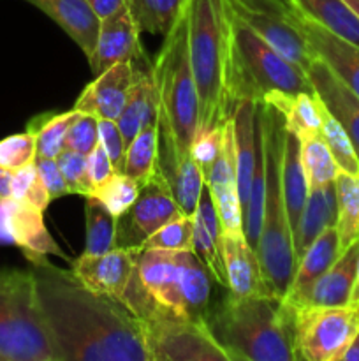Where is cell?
Wrapping results in <instances>:
<instances>
[{"label": "cell", "mask_w": 359, "mask_h": 361, "mask_svg": "<svg viewBox=\"0 0 359 361\" xmlns=\"http://www.w3.org/2000/svg\"><path fill=\"white\" fill-rule=\"evenodd\" d=\"M63 178L69 185L70 194L90 196V183L87 176V155L63 148L62 154L56 157Z\"/></svg>", "instance_id": "obj_43"}, {"label": "cell", "mask_w": 359, "mask_h": 361, "mask_svg": "<svg viewBox=\"0 0 359 361\" xmlns=\"http://www.w3.org/2000/svg\"><path fill=\"white\" fill-rule=\"evenodd\" d=\"M90 9L97 14L99 20H106V18L113 16L116 11L122 9L123 6H127L129 0H87Z\"/></svg>", "instance_id": "obj_48"}, {"label": "cell", "mask_w": 359, "mask_h": 361, "mask_svg": "<svg viewBox=\"0 0 359 361\" xmlns=\"http://www.w3.org/2000/svg\"><path fill=\"white\" fill-rule=\"evenodd\" d=\"M139 323L150 361H229L204 319L153 314Z\"/></svg>", "instance_id": "obj_9"}, {"label": "cell", "mask_w": 359, "mask_h": 361, "mask_svg": "<svg viewBox=\"0 0 359 361\" xmlns=\"http://www.w3.org/2000/svg\"><path fill=\"white\" fill-rule=\"evenodd\" d=\"M155 120H158V97L153 80L150 74L137 71L129 99L120 111L118 118L115 120L118 129L122 130L127 147L148 122Z\"/></svg>", "instance_id": "obj_28"}, {"label": "cell", "mask_w": 359, "mask_h": 361, "mask_svg": "<svg viewBox=\"0 0 359 361\" xmlns=\"http://www.w3.org/2000/svg\"><path fill=\"white\" fill-rule=\"evenodd\" d=\"M282 189H284L285 208L292 233L298 226L299 215L308 197V180L299 154V137L285 129L284 145H282Z\"/></svg>", "instance_id": "obj_27"}, {"label": "cell", "mask_w": 359, "mask_h": 361, "mask_svg": "<svg viewBox=\"0 0 359 361\" xmlns=\"http://www.w3.org/2000/svg\"><path fill=\"white\" fill-rule=\"evenodd\" d=\"M150 76L157 90L158 111L168 120L178 147L190 152L199 118V102L189 53V0L164 34Z\"/></svg>", "instance_id": "obj_6"}, {"label": "cell", "mask_w": 359, "mask_h": 361, "mask_svg": "<svg viewBox=\"0 0 359 361\" xmlns=\"http://www.w3.org/2000/svg\"><path fill=\"white\" fill-rule=\"evenodd\" d=\"M11 197L21 203H27L30 207L39 208L44 212L51 203L48 189L42 182L41 175L37 171L35 162L27 164L25 168L13 171V185H11Z\"/></svg>", "instance_id": "obj_40"}, {"label": "cell", "mask_w": 359, "mask_h": 361, "mask_svg": "<svg viewBox=\"0 0 359 361\" xmlns=\"http://www.w3.org/2000/svg\"><path fill=\"white\" fill-rule=\"evenodd\" d=\"M291 7L338 37L359 46V16L345 0H291Z\"/></svg>", "instance_id": "obj_29"}, {"label": "cell", "mask_w": 359, "mask_h": 361, "mask_svg": "<svg viewBox=\"0 0 359 361\" xmlns=\"http://www.w3.org/2000/svg\"><path fill=\"white\" fill-rule=\"evenodd\" d=\"M222 143V127L215 129H197L190 143V155L206 176L217 159Z\"/></svg>", "instance_id": "obj_44"}, {"label": "cell", "mask_w": 359, "mask_h": 361, "mask_svg": "<svg viewBox=\"0 0 359 361\" xmlns=\"http://www.w3.org/2000/svg\"><path fill=\"white\" fill-rule=\"evenodd\" d=\"M0 358L62 361L39 303L32 270L0 268Z\"/></svg>", "instance_id": "obj_7"}, {"label": "cell", "mask_w": 359, "mask_h": 361, "mask_svg": "<svg viewBox=\"0 0 359 361\" xmlns=\"http://www.w3.org/2000/svg\"><path fill=\"white\" fill-rule=\"evenodd\" d=\"M257 111H259V102L241 99L234 106V111L231 115L232 130H234L236 173H238V190L243 215H245L246 203H248L250 185H252L253 168H256Z\"/></svg>", "instance_id": "obj_24"}, {"label": "cell", "mask_w": 359, "mask_h": 361, "mask_svg": "<svg viewBox=\"0 0 359 361\" xmlns=\"http://www.w3.org/2000/svg\"><path fill=\"white\" fill-rule=\"evenodd\" d=\"M338 361H359V330L352 337V341L348 342L347 348L344 349V353H341Z\"/></svg>", "instance_id": "obj_49"}, {"label": "cell", "mask_w": 359, "mask_h": 361, "mask_svg": "<svg viewBox=\"0 0 359 361\" xmlns=\"http://www.w3.org/2000/svg\"><path fill=\"white\" fill-rule=\"evenodd\" d=\"M37 157V145L34 134L28 130L0 140V168L7 171H18L27 164H32Z\"/></svg>", "instance_id": "obj_41"}, {"label": "cell", "mask_w": 359, "mask_h": 361, "mask_svg": "<svg viewBox=\"0 0 359 361\" xmlns=\"http://www.w3.org/2000/svg\"><path fill=\"white\" fill-rule=\"evenodd\" d=\"M222 256L229 293L236 296L270 295L264 284L257 250L246 242L245 235L222 233Z\"/></svg>", "instance_id": "obj_21"}, {"label": "cell", "mask_w": 359, "mask_h": 361, "mask_svg": "<svg viewBox=\"0 0 359 361\" xmlns=\"http://www.w3.org/2000/svg\"><path fill=\"white\" fill-rule=\"evenodd\" d=\"M194 252L203 261L211 279L217 284L227 288V275H225L224 256H222L220 221L206 185L203 187L199 203L194 212Z\"/></svg>", "instance_id": "obj_23"}, {"label": "cell", "mask_w": 359, "mask_h": 361, "mask_svg": "<svg viewBox=\"0 0 359 361\" xmlns=\"http://www.w3.org/2000/svg\"><path fill=\"white\" fill-rule=\"evenodd\" d=\"M141 190V183L127 176L125 173H115L104 185L92 190L90 196L97 197L101 203L106 204L115 217H122L130 210L134 201L137 200Z\"/></svg>", "instance_id": "obj_39"}, {"label": "cell", "mask_w": 359, "mask_h": 361, "mask_svg": "<svg viewBox=\"0 0 359 361\" xmlns=\"http://www.w3.org/2000/svg\"><path fill=\"white\" fill-rule=\"evenodd\" d=\"M280 2H284V4H287L289 7H291V0H280Z\"/></svg>", "instance_id": "obj_54"}, {"label": "cell", "mask_w": 359, "mask_h": 361, "mask_svg": "<svg viewBox=\"0 0 359 361\" xmlns=\"http://www.w3.org/2000/svg\"><path fill=\"white\" fill-rule=\"evenodd\" d=\"M99 143V118L88 113H80L65 136L67 150L88 155Z\"/></svg>", "instance_id": "obj_42"}, {"label": "cell", "mask_w": 359, "mask_h": 361, "mask_svg": "<svg viewBox=\"0 0 359 361\" xmlns=\"http://www.w3.org/2000/svg\"><path fill=\"white\" fill-rule=\"evenodd\" d=\"M99 141L104 147L109 161L116 173H123V164H125V152L127 145L122 136V130L118 129L115 120L99 118Z\"/></svg>", "instance_id": "obj_45"}, {"label": "cell", "mask_w": 359, "mask_h": 361, "mask_svg": "<svg viewBox=\"0 0 359 361\" xmlns=\"http://www.w3.org/2000/svg\"><path fill=\"white\" fill-rule=\"evenodd\" d=\"M44 212L30 207L27 203L7 200V236L9 243L21 249L27 259L35 256H56L67 261L65 252L58 247V243L51 238L46 229Z\"/></svg>", "instance_id": "obj_19"}, {"label": "cell", "mask_w": 359, "mask_h": 361, "mask_svg": "<svg viewBox=\"0 0 359 361\" xmlns=\"http://www.w3.org/2000/svg\"><path fill=\"white\" fill-rule=\"evenodd\" d=\"M206 323L229 361H296V310L273 295L229 293Z\"/></svg>", "instance_id": "obj_3"}, {"label": "cell", "mask_w": 359, "mask_h": 361, "mask_svg": "<svg viewBox=\"0 0 359 361\" xmlns=\"http://www.w3.org/2000/svg\"><path fill=\"white\" fill-rule=\"evenodd\" d=\"M141 250H192L194 252V215H180L160 229L144 238L139 245Z\"/></svg>", "instance_id": "obj_38"}, {"label": "cell", "mask_w": 359, "mask_h": 361, "mask_svg": "<svg viewBox=\"0 0 359 361\" xmlns=\"http://www.w3.org/2000/svg\"><path fill=\"white\" fill-rule=\"evenodd\" d=\"M157 169L168 182L176 203L185 215L192 217L204 187V175L192 159L176 143L168 120L158 111V161Z\"/></svg>", "instance_id": "obj_13"}, {"label": "cell", "mask_w": 359, "mask_h": 361, "mask_svg": "<svg viewBox=\"0 0 359 361\" xmlns=\"http://www.w3.org/2000/svg\"><path fill=\"white\" fill-rule=\"evenodd\" d=\"M359 267V238L347 247L313 286L306 307L351 305Z\"/></svg>", "instance_id": "obj_25"}, {"label": "cell", "mask_w": 359, "mask_h": 361, "mask_svg": "<svg viewBox=\"0 0 359 361\" xmlns=\"http://www.w3.org/2000/svg\"><path fill=\"white\" fill-rule=\"evenodd\" d=\"M136 74L134 62H120L109 67L99 76H94V80L81 90L80 97L74 102V109L101 120H116L129 99Z\"/></svg>", "instance_id": "obj_16"}, {"label": "cell", "mask_w": 359, "mask_h": 361, "mask_svg": "<svg viewBox=\"0 0 359 361\" xmlns=\"http://www.w3.org/2000/svg\"><path fill=\"white\" fill-rule=\"evenodd\" d=\"M158 161V120L148 122L129 143L123 173L144 185L157 169Z\"/></svg>", "instance_id": "obj_33"}, {"label": "cell", "mask_w": 359, "mask_h": 361, "mask_svg": "<svg viewBox=\"0 0 359 361\" xmlns=\"http://www.w3.org/2000/svg\"><path fill=\"white\" fill-rule=\"evenodd\" d=\"M13 185V171L0 168V200H9Z\"/></svg>", "instance_id": "obj_50"}, {"label": "cell", "mask_w": 359, "mask_h": 361, "mask_svg": "<svg viewBox=\"0 0 359 361\" xmlns=\"http://www.w3.org/2000/svg\"><path fill=\"white\" fill-rule=\"evenodd\" d=\"M210 281L211 275L192 250L139 249L122 303L139 321L153 314L206 319Z\"/></svg>", "instance_id": "obj_2"}, {"label": "cell", "mask_w": 359, "mask_h": 361, "mask_svg": "<svg viewBox=\"0 0 359 361\" xmlns=\"http://www.w3.org/2000/svg\"><path fill=\"white\" fill-rule=\"evenodd\" d=\"M319 97V95H317ZM319 108H320V134H322L324 141H326L327 148L333 154L334 162H336L338 169L347 173H359V159L354 150L351 137L347 136L344 127L340 126L336 118L327 111L324 102L319 99Z\"/></svg>", "instance_id": "obj_37"}, {"label": "cell", "mask_w": 359, "mask_h": 361, "mask_svg": "<svg viewBox=\"0 0 359 361\" xmlns=\"http://www.w3.org/2000/svg\"><path fill=\"white\" fill-rule=\"evenodd\" d=\"M336 190V231L340 249L344 252L359 238V173L338 169L334 176Z\"/></svg>", "instance_id": "obj_31"}, {"label": "cell", "mask_w": 359, "mask_h": 361, "mask_svg": "<svg viewBox=\"0 0 359 361\" xmlns=\"http://www.w3.org/2000/svg\"><path fill=\"white\" fill-rule=\"evenodd\" d=\"M336 226V190L334 182L308 190V197L292 233L296 259H301L317 236L327 228Z\"/></svg>", "instance_id": "obj_26"}, {"label": "cell", "mask_w": 359, "mask_h": 361, "mask_svg": "<svg viewBox=\"0 0 359 361\" xmlns=\"http://www.w3.org/2000/svg\"><path fill=\"white\" fill-rule=\"evenodd\" d=\"M141 28L129 6H123L113 16L101 21L97 42L88 59L94 76H99L120 62H134L141 53Z\"/></svg>", "instance_id": "obj_15"}, {"label": "cell", "mask_w": 359, "mask_h": 361, "mask_svg": "<svg viewBox=\"0 0 359 361\" xmlns=\"http://www.w3.org/2000/svg\"><path fill=\"white\" fill-rule=\"evenodd\" d=\"M115 173L116 169L113 168L104 147H102L101 141H99V143L95 145L94 150L87 155V176L88 183H90V194L94 189L104 185Z\"/></svg>", "instance_id": "obj_46"}, {"label": "cell", "mask_w": 359, "mask_h": 361, "mask_svg": "<svg viewBox=\"0 0 359 361\" xmlns=\"http://www.w3.org/2000/svg\"><path fill=\"white\" fill-rule=\"evenodd\" d=\"M229 4L239 20L306 73L317 55L296 25L292 7L280 0H229Z\"/></svg>", "instance_id": "obj_11"}, {"label": "cell", "mask_w": 359, "mask_h": 361, "mask_svg": "<svg viewBox=\"0 0 359 361\" xmlns=\"http://www.w3.org/2000/svg\"><path fill=\"white\" fill-rule=\"evenodd\" d=\"M180 215L185 214L176 203L164 176L155 169L151 178L141 185L139 196L130 210L120 217L123 222L120 224L118 221L116 247H139L144 238Z\"/></svg>", "instance_id": "obj_12"}, {"label": "cell", "mask_w": 359, "mask_h": 361, "mask_svg": "<svg viewBox=\"0 0 359 361\" xmlns=\"http://www.w3.org/2000/svg\"><path fill=\"white\" fill-rule=\"evenodd\" d=\"M231 7V4H229ZM232 97L263 102L271 92H313L306 73L239 20L231 7Z\"/></svg>", "instance_id": "obj_8"}, {"label": "cell", "mask_w": 359, "mask_h": 361, "mask_svg": "<svg viewBox=\"0 0 359 361\" xmlns=\"http://www.w3.org/2000/svg\"><path fill=\"white\" fill-rule=\"evenodd\" d=\"M28 263L62 361H150L141 323L120 300L92 291L48 256Z\"/></svg>", "instance_id": "obj_1"}, {"label": "cell", "mask_w": 359, "mask_h": 361, "mask_svg": "<svg viewBox=\"0 0 359 361\" xmlns=\"http://www.w3.org/2000/svg\"><path fill=\"white\" fill-rule=\"evenodd\" d=\"M259 126L266 157V197L256 250L267 291L277 298L285 300L298 268L292 228L282 189V145L285 126L280 113L266 102L259 104Z\"/></svg>", "instance_id": "obj_5"}, {"label": "cell", "mask_w": 359, "mask_h": 361, "mask_svg": "<svg viewBox=\"0 0 359 361\" xmlns=\"http://www.w3.org/2000/svg\"><path fill=\"white\" fill-rule=\"evenodd\" d=\"M189 53L199 102L197 129L222 127L236 106L229 0H189Z\"/></svg>", "instance_id": "obj_4"}, {"label": "cell", "mask_w": 359, "mask_h": 361, "mask_svg": "<svg viewBox=\"0 0 359 361\" xmlns=\"http://www.w3.org/2000/svg\"><path fill=\"white\" fill-rule=\"evenodd\" d=\"M351 305H359V267H358V277H355V286H354V291H352Z\"/></svg>", "instance_id": "obj_52"}, {"label": "cell", "mask_w": 359, "mask_h": 361, "mask_svg": "<svg viewBox=\"0 0 359 361\" xmlns=\"http://www.w3.org/2000/svg\"><path fill=\"white\" fill-rule=\"evenodd\" d=\"M345 2H347L348 6H351V9L359 16V0H345Z\"/></svg>", "instance_id": "obj_53"}, {"label": "cell", "mask_w": 359, "mask_h": 361, "mask_svg": "<svg viewBox=\"0 0 359 361\" xmlns=\"http://www.w3.org/2000/svg\"><path fill=\"white\" fill-rule=\"evenodd\" d=\"M263 102L273 106L284 118L285 129L298 137L320 130V108L315 92H271Z\"/></svg>", "instance_id": "obj_30"}, {"label": "cell", "mask_w": 359, "mask_h": 361, "mask_svg": "<svg viewBox=\"0 0 359 361\" xmlns=\"http://www.w3.org/2000/svg\"><path fill=\"white\" fill-rule=\"evenodd\" d=\"M359 330V305L296 310V353L305 361H338Z\"/></svg>", "instance_id": "obj_10"}, {"label": "cell", "mask_w": 359, "mask_h": 361, "mask_svg": "<svg viewBox=\"0 0 359 361\" xmlns=\"http://www.w3.org/2000/svg\"><path fill=\"white\" fill-rule=\"evenodd\" d=\"M306 78L327 111L340 122L351 137L359 159V97L319 56H315L306 69Z\"/></svg>", "instance_id": "obj_17"}, {"label": "cell", "mask_w": 359, "mask_h": 361, "mask_svg": "<svg viewBox=\"0 0 359 361\" xmlns=\"http://www.w3.org/2000/svg\"><path fill=\"white\" fill-rule=\"evenodd\" d=\"M299 154L310 189L334 182L338 166L320 130L299 136Z\"/></svg>", "instance_id": "obj_35"}, {"label": "cell", "mask_w": 359, "mask_h": 361, "mask_svg": "<svg viewBox=\"0 0 359 361\" xmlns=\"http://www.w3.org/2000/svg\"><path fill=\"white\" fill-rule=\"evenodd\" d=\"M139 247H116L106 254H81L73 261L70 270L87 288L99 295L111 296L122 302Z\"/></svg>", "instance_id": "obj_14"}, {"label": "cell", "mask_w": 359, "mask_h": 361, "mask_svg": "<svg viewBox=\"0 0 359 361\" xmlns=\"http://www.w3.org/2000/svg\"><path fill=\"white\" fill-rule=\"evenodd\" d=\"M0 361H2V358H0Z\"/></svg>", "instance_id": "obj_55"}, {"label": "cell", "mask_w": 359, "mask_h": 361, "mask_svg": "<svg viewBox=\"0 0 359 361\" xmlns=\"http://www.w3.org/2000/svg\"><path fill=\"white\" fill-rule=\"evenodd\" d=\"M51 18L77 48L84 53L87 60L94 53L97 42L101 20L90 9L87 0H25Z\"/></svg>", "instance_id": "obj_22"}, {"label": "cell", "mask_w": 359, "mask_h": 361, "mask_svg": "<svg viewBox=\"0 0 359 361\" xmlns=\"http://www.w3.org/2000/svg\"><path fill=\"white\" fill-rule=\"evenodd\" d=\"M296 25L312 46L313 53L359 97V46L338 37L299 13H296Z\"/></svg>", "instance_id": "obj_18"}, {"label": "cell", "mask_w": 359, "mask_h": 361, "mask_svg": "<svg viewBox=\"0 0 359 361\" xmlns=\"http://www.w3.org/2000/svg\"><path fill=\"white\" fill-rule=\"evenodd\" d=\"M341 254L336 226H327L299 259L285 302L294 310L306 307L313 286Z\"/></svg>", "instance_id": "obj_20"}, {"label": "cell", "mask_w": 359, "mask_h": 361, "mask_svg": "<svg viewBox=\"0 0 359 361\" xmlns=\"http://www.w3.org/2000/svg\"><path fill=\"white\" fill-rule=\"evenodd\" d=\"M34 162L35 166H37L39 175H41L42 182H44L51 200H58V197L69 196L70 189L69 185H67L65 178H63L62 171H60V166L58 162H56V159L35 157Z\"/></svg>", "instance_id": "obj_47"}, {"label": "cell", "mask_w": 359, "mask_h": 361, "mask_svg": "<svg viewBox=\"0 0 359 361\" xmlns=\"http://www.w3.org/2000/svg\"><path fill=\"white\" fill-rule=\"evenodd\" d=\"M187 0H129L127 6L132 11L141 32L164 35L185 7Z\"/></svg>", "instance_id": "obj_36"}, {"label": "cell", "mask_w": 359, "mask_h": 361, "mask_svg": "<svg viewBox=\"0 0 359 361\" xmlns=\"http://www.w3.org/2000/svg\"><path fill=\"white\" fill-rule=\"evenodd\" d=\"M80 111L70 109L63 113H39L27 123V130L34 134L37 145V157L56 159L65 148V136L69 127L76 120Z\"/></svg>", "instance_id": "obj_32"}, {"label": "cell", "mask_w": 359, "mask_h": 361, "mask_svg": "<svg viewBox=\"0 0 359 361\" xmlns=\"http://www.w3.org/2000/svg\"><path fill=\"white\" fill-rule=\"evenodd\" d=\"M6 222H7V200H0V245L9 243Z\"/></svg>", "instance_id": "obj_51"}, {"label": "cell", "mask_w": 359, "mask_h": 361, "mask_svg": "<svg viewBox=\"0 0 359 361\" xmlns=\"http://www.w3.org/2000/svg\"><path fill=\"white\" fill-rule=\"evenodd\" d=\"M84 221H87V245L84 254H106L116 249L118 217L94 196H84Z\"/></svg>", "instance_id": "obj_34"}]
</instances>
